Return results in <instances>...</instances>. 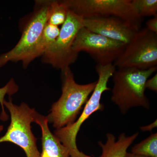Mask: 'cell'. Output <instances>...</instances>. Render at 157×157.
<instances>
[{"label": "cell", "instance_id": "8992f818", "mask_svg": "<svg viewBox=\"0 0 157 157\" xmlns=\"http://www.w3.org/2000/svg\"><path fill=\"white\" fill-rule=\"evenodd\" d=\"M68 9L83 18L115 16L141 29L143 18L137 14L131 0H63Z\"/></svg>", "mask_w": 157, "mask_h": 157}, {"label": "cell", "instance_id": "52a82bcc", "mask_svg": "<svg viewBox=\"0 0 157 157\" xmlns=\"http://www.w3.org/2000/svg\"><path fill=\"white\" fill-rule=\"evenodd\" d=\"M84 27V18L68 9L58 36L42 55L44 61L61 70L70 67L78 58L73 45L78 31Z\"/></svg>", "mask_w": 157, "mask_h": 157}, {"label": "cell", "instance_id": "ffe728a7", "mask_svg": "<svg viewBox=\"0 0 157 157\" xmlns=\"http://www.w3.org/2000/svg\"><path fill=\"white\" fill-rule=\"evenodd\" d=\"M157 120H156L152 123L147 125L146 126H144L140 127V129L143 132H151L153 129L157 128Z\"/></svg>", "mask_w": 157, "mask_h": 157}, {"label": "cell", "instance_id": "7a4b0ae2", "mask_svg": "<svg viewBox=\"0 0 157 157\" xmlns=\"http://www.w3.org/2000/svg\"><path fill=\"white\" fill-rule=\"evenodd\" d=\"M157 70L156 67L145 70L123 68L115 70L112 76L111 100L123 114L134 107L149 109V101L145 94V82Z\"/></svg>", "mask_w": 157, "mask_h": 157}, {"label": "cell", "instance_id": "30bf717a", "mask_svg": "<svg viewBox=\"0 0 157 157\" xmlns=\"http://www.w3.org/2000/svg\"><path fill=\"white\" fill-rule=\"evenodd\" d=\"M84 27L93 33L127 44L140 29L115 16L84 18Z\"/></svg>", "mask_w": 157, "mask_h": 157}, {"label": "cell", "instance_id": "e0dca14e", "mask_svg": "<svg viewBox=\"0 0 157 157\" xmlns=\"http://www.w3.org/2000/svg\"><path fill=\"white\" fill-rule=\"evenodd\" d=\"M18 90V86L14 82L13 78L10 79L5 86L0 88V104L2 107V112L0 118L2 120H7L9 117L4 109V102L5 100V96L6 95H9V96L12 95L17 92Z\"/></svg>", "mask_w": 157, "mask_h": 157}, {"label": "cell", "instance_id": "44dd1931", "mask_svg": "<svg viewBox=\"0 0 157 157\" xmlns=\"http://www.w3.org/2000/svg\"><path fill=\"white\" fill-rule=\"evenodd\" d=\"M124 157H147L144 156L139 155H137L134 154L132 153H128L127 152L126 154Z\"/></svg>", "mask_w": 157, "mask_h": 157}, {"label": "cell", "instance_id": "277c9868", "mask_svg": "<svg viewBox=\"0 0 157 157\" xmlns=\"http://www.w3.org/2000/svg\"><path fill=\"white\" fill-rule=\"evenodd\" d=\"M37 3L39 7L26 25L19 42L11 50L0 55V67L10 62L21 61L25 67L31 63V56L49 16V1H38Z\"/></svg>", "mask_w": 157, "mask_h": 157}, {"label": "cell", "instance_id": "4fadbf2b", "mask_svg": "<svg viewBox=\"0 0 157 157\" xmlns=\"http://www.w3.org/2000/svg\"><path fill=\"white\" fill-rule=\"evenodd\" d=\"M60 29L57 26L47 22L41 38L31 56V62L36 58L43 55L51 45L56 40L59 34Z\"/></svg>", "mask_w": 157, "mask_h": 157}, {"label": "cell", "instance_id": "ba28073f", "mask_svg": "<svg viewBox=\"0 0 157 157\" xmlns=\"http://www.w3.org/2000/svg\"><path fill=\"white\" fill-rule=\"evenodd\" d=\"M113 64L116 69L145 70L156 67L157 34L146 28L140 29Z\"/></svg>", "mask_w": 157, "mask_h": 157}, {"label": "cell", "instance_id": "2e32d148", "mask_svg": "<svg viewBox=\"0 0 157 157\" xmlns=\"http://www.w3.org/2000/svg\"><path fill=\"white\" fill-rule=\"evenodd\" d=\"M131 3L141 18L157 16V0H131Z\"/></svg>", "mask_w": 157, "mask_h": 157}, {"label": "cell", "instance_id": "7402d4cb", "mask_svg": "<svg viewBox=\"0 0 157 157\" xmlns=\"http://www.w3.org/2000/svg\"><path fill=\"white\" fill-rule=\"evenodd\" d=\"M3 129V126L2 125H0V132H2Z\"/></svg>", "mask_w": 157, "mask_h": 157}, {"label": "cell", "instance_id": "5bb4252c", "mask_svg": "<svg viewBox=\"0 0 157 157\" xmlns=\"http://www.w3.org/2000/svg\"><path fill=\"white\" fill-rule=\"evenodd\" d=\"M131 153L147 157H157V133L151 134L146 139L135 144L132 147Z\"/></svg>", "mask_w": 157, "mask_h": 157}, {"label": "cell", "instance_id": "7c38bea8", "mask_svg": "<svg viewBox=\"0 0 157 157\" xmlns=\"http://www.w3.org/2000/svg\"><path fill=\"white\" fill-rule=\"evenodd\" d=\"M138 135L139 133L136 132L128 137L125 133H122L116 140L114 135L107 133L106 143H103L101 141L98 142L99 146L102 149V154L99 157H124L128 152L127 150Z\"/></svg>", "mask_w": 157, "mask_h": 157}, {"label": "cell", "instance_id": "d6986e66", "mask_svg": "<svg viewBox=\"0 0 157 157\" xmlns=\"http://www.w3.org/2000/svg\"><path fill=\"white\" fill-rule=\"evenodd\" d=\"M146 25V28L148 30L157 34V16L147 20Z\"/></svg>", "mask_w": 157, "mask_h": 157}, {"label": "cell", "instance_id": "9a60e30c", "mask_svg": "<svg viewBox=\"0 0 157 157\" xmlns=\"http://www.w3.org/2000/svg\"><path fill=\"white\" fill-rule=\"evenodd\" d=\"M49 16L48 23L52 25H63L67 15L68 9L61 1H48Z\"/></svg>", "mask_w": 157, "mask_h": 157}, {"label": "cell", "instance_id": "6da1fadb", "mask_svg": "<svg viewBox=\"0 0 157 157\" xmlns=\"http://www.w3.org/2000/svg\"><path fill=\"white\" fill-rule=\"evenodd\" d=\"M62 93L58 101L52 104L47 117L48 122L56 129L73 124L95 88L97 81L88 84L76 83L70 67L61 70Z\"/></svg>", "mask_w": 157, "mask_h": 157}, {"label": "cell", "instance_id": "9c48e42d", "mask_svg": "<svg viewBox=\"0 0 157 157\" xmlns=\"http://www.w3.org/2000/svg\"><path fill=\"white\" fill-rule=\"evenodd\" d=\"M126 44L109 39L83 27L76 35L73 45L74 52H86L98 65L113 64Z\"/></svg>", "mask_w": 157, "mask_h": 157}, {"label": "cell", "instance_id": "ac0fdd59", "mask_svg": "<svg viewBox=\"0 0 157 157\" xmlns=\"http://www.w3.org/2000/svg\"><path fill=\"white\" fill-rule=\"evenodd\" d=\"M145 88L157 92V74H156L152 78L147 79L145 84Z\"/></svg>", "mask_w": 157, "mask_h": 157}, {"label": "cell", "instance_id": "5b68a950", "mask_svg": "<svg viewBox=\"0 0 157 157\" xmlns=\"http://www.w3.org/2000/svg\"><path fill=\"white\" fill-rule=\"evenodd\" d=\"M4 106L9 110L11 121L7 132L0 137V143L10 142L20 147L25 152L27 157H40L36 144V139L31 130V124L33 122L35 109L25 103L15 105L11 98L5 100Z\"/></svg>", "mask_w": 157, "mask_h": 157}, {"label": "cell", "instance_id": "3957f363", "mask_svg": "<svg viewBox=\"0 0 157 157\" xmlns=\"http://www.w3.org/2000/svg\"><path fill=\"white\" fill-rule=\"evenodd\" d=\"M116 70V68L113 64L96 65L98 80L91 96L85 105L82 113L75 122L56 129L55 132V135L67 147L71 157H94L79 151L76 145V136L82 125L93 113L104 109V105L101 102V97L104 92L110 90L107 84Z\"/></svg>", "mask_w": 157, "mask_h": 157}, {"label": "cell", "instance_id": "8fae6325", "mask_svg": "<svg viewBox=\"0 0 157 157\" xmlns=\"http://www.w3.org/2000/svg\"><path fill=\"white\" fill-rule=\"evenodd\" d=\"M33 122L39 125L42 130V152L40 157H70L68 149L49 130L47 117L35 111Z\"/></svg>", "mask_w": 157, "mask_h": 157}]
</instances>
